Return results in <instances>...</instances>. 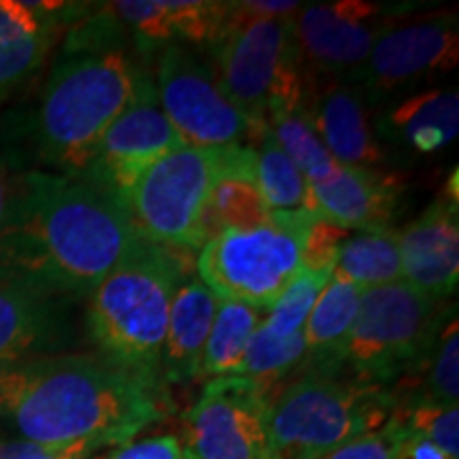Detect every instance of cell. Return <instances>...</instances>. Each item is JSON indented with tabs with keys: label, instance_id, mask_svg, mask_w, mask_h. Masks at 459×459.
Returning a JSON list of instances; mask_svg holds the SVG:
<instances>
[{
	"label": "cell",
	"instance_id": "1f68e13d",
	"mask_svg": "<svg viewBox=\"0 0 459 459\" xmlns=\"http://www.w3.org/2000/svg\"><path fill=\"white\" fill-rule=\"evenodd\" d=\"M411 432L398 412H392L385 426L361 434L317 459H406Z\"/></svg>",
	"mask_w": 459,
	"mask_h": 459
},
{
	"label": "cell",
	"instance_id": "9a60e30c",
	"mask_svg": "<svg viewBox=\"0 0 459 459\" xmlns=\"http://www.w3.org/2000/svg\"><path fill=\"white\" fill-rule=\"evenodd\" d=\"M330 274L328 271L302 268L294 283L262 317L240 377L254 381L273 398L274 387L300 368L304 359V325Z\"/></svg>",
	"mask_w": 459,
	"mask_h": 459
},
{
	"label": "cell",
	"instance_id": "7402d4cb",
	"mask_svg": "<svg viewBox=\"0 0 459 459\" xmlns=\"http://www.w3.org/2000/svg\"><path fill=\"white\" fill-rule=\"evenodd\" d=\"M372 128L378 143L411 156L443 152L459 134L457 91L434 88L392 102L377 113Z\"/></svg>",
	"mask_w": 459,
	"mask_h": 459
},
{
	"label": "cell",
	"instance_id": "277c9868",
	"mask_svg": "<svg viewBox=\"0 0 459 459\" xmlns=\"http://www.w3.org/2000/svg\"><path fill=\"white\" fill-rule=\"evenodd\" d=\"M296 11L294 0L228 3L220 37L209 45L221 90L245 117L262 128L273 113L302 105Z\"/></svg>",
	"mask_w": 459,
	"mask_h": 459
},
{
	"label": "cell",
	"instance_id": "ffe728a7",
	"mask_svg": "<svg viewBox=\"0 0 459 459\" xmlns=\"http://www.w3.org/2000/svg\"><path fill=\"white\" fill-rule=\"evenodd\" d=\"M122 30L141 54L169 45H211L226 22L228 3L211 0H124L108 4Z\"/></svg>",
	"mask_w": 459,
	"mask_h": 459
},
{
	"label": "cell",
	"instance_id": "d590c367",
	"mask_svg": "<svg viewBox=\"0 0 459 459\" xmlns=\"http://www.w3.org/2000/svg\"><path fill=\"white\" fill-rule=\"evenodd\" d=\"M9 192H11V177L7 175V169H4V164L0 162V221H3L4 211H7Z\"/></svg>",
	"mask_w": 459,
	"mask_h": 459
},
{
	"label": "cell",
	"instance_id": "6da1fadb",
	"mask_svg": "<svg viewBox=\"0 0 459 459\" xmlns=\"http://www.w3.org/2000/svg\"><path fill=\"white\" fill-rule=\"evenodd\" d=\"M143 243L117 198L79 177L11 179L0 221V281L82 300Z\"/></svg>",
	"mask_w": 459,
	"mask_h": 459
},
{
	"label": "cell",
	"instance_id": "3957f363",
	"mask_svg": "<svg viewBox=\"0 0 459 459\" xmlns=\"http://www.w3.org/2000/svg\"><path fill=\"white\" fill-rule=\"evenodd\" d=\"M124 48L65 51L34 113V147L49 172L82 177L143 82Z\"/></svg>",
	"mask_w": 459,
	"mask_h": 459
},
{
	"label": "cell",
	"instance_id": "ac0fdd59",
	"mask_svg": "<svg viewBox=\"0 0 459 459\" xmlns=\"http://www.w3.org/2000/svg\"><path fill=\"white\" fill-rule=\"evenodd\" d=\"M402 281L443 302L459 281L457 198L445 196L398 232Z\"/></svg>",
	"mask_w": 459,
	"mask_h": 459
},
{
	"label": "cell",
	"instance_id": "4316f807",
	"mask_svg": "<svg viewBox=\"0 0 459 459\" xmlns=\"http://www.w3.org/2000/svg\"><path fill=\"white\" fill-rule=\"evenodd\" d=\"M254 183L271 213H313L307 179L268 128L255 145Z\"/></svg>",
	"mask_w": 459,
	"mask_h": 459
},
{
	"label": "cell",
	"instance_id": "603a6c76",
	"mask_svg": "<svg viewBox=\"0 0 459 459\" xmlns=\"http://www.w3.org/2000/svg\"><path fill=\"white\" fill-rule=\"evenodd\" d=\"M220 298L200 279L179 283L172 296L169 328L160 359V377L181 383L198 377L206 338L213 328Z\"/></svg>",
	"mask_w": 459,
	"mask_h": 459
},
{
	"label": "cell",
	"instance_id": "5b68a950",
	"mask_svg": "<svg viewBox=\"0 0 459 459\" xmlns=\"http://www.w3.org/2000/svg\"><path fill=\"white\" fill-rule=\"evenodd\" d=\"M179 266L169 249L147 240L88 296L85 330L102 358L160 378Z\"/></svg>",
	"mask_w": 459,
	"mask_h": 459
},
{
	"label": "cell",
	"instance_id": "e575fe53",
	"mask_svg": "<svg viewBox=\"0 0 459 459\" xmlns=\"http://www.w3.org/2000/svg\"><path fill=\"white\" fill-rule=\"evenodd\" d=\"M406 459H451L445 451H440L438 446L429 443V440L419 438V436H412L409 438V445H406Z\"/></svg>",
	"mask_w": 459,
	"mask_h": 459
},
{
	"label": "cell",
	"instance_id": "484cf974",
	"mask_svg": "<svg viewBox=\"0 0 459 459\" xmlns=\"http://www.w3.org/2000/svg\"><path fill=\"white\" fill-rule=\"evenodd\" d=\"M262 313L260 308L249 304L220 298L213 328L206 338L203 359H200L198 377H240L247 353L262 324Z\"/></svg>",
	"mask_w": 459,
	"mask_h": 459
},
{
	"label": "cell",
	"instance_id": "e0dca14e",
	"mask_svg": "<svg viewBox=\"0 0 459 459\" xmlns=\"http://www.w3.org/2000/svg\"><path fill=\"white\" fill-rule=\"evenodd\" d=\"M74 334L73 300L0 281V364L57 355Z\"/></svg>",
	"mask_w": 459,
	"mask_h": 459
},
{
	"label": "cell",
	"instance_id": "7a4b0ae2",
	"mask_svg": "<svg viewBox=\"0 0 459 459\" xmlns=\"http://www.w3.org/2000/svg\"><path fill=\"white\" fill-rule=\"evenodd\" d=\"M162 417L160 378L100 353H57L0 364V419L22 440L122 446Z\"/></svg>",
	"mask_w": 459,
	"mask_h": 459
},
{
	"label": "cell",
	"instance_id": "4fadbf2b",
	"mask_svg": "<svg viewBox=\"0 0 459 459\" xmlns=\"http://www.w3.org/2000/svg\"><path fill=\"white\" fill-rule=\"evenodd\" d=\"M402 4L334 0L307 4L294 17L304 79L349 82L368 60L378 39L402 20Z\"/></svg>",
	"mask_w": 459,
	"mask_h": 459
},
{
	"label": "cell",
	"instance_id": "8fae6325",
	"mask_svg": "<svg viewBox=\"0 0 459 459\" xmlns=\"http://www.w3.org/2000/svg\"><path fill=\"white\" fill-rule=\"evenodd\" d=\"M457 13L438 11L389 28L349 83L361 91L366 105L383 108L434 85L457 66Z\"/></svg>",
	"mask_w": 459,
	"mask_h": 459
},
{
	"label": "cell",
	"instance_id": "30bf717a",
	"mask_svg": "<svg viewBox=\"0 0 459 459\" xmlns=\"http://www.w3.org/2000/svg\"><path fill=\"white\" fill-rule=\"evenodd\" d=\"M153 85L166 119L187 147H255L268 128L234 107L213 66L187 45H169L160 51Z\"/></svg>",
	"mask_w": 459,
	"mask_h": 459
},
{
	"label": "cell",
	"instance_id": "d6a6232c",
	"mask_svg": "<svg viewBox=\"0 0 459 459\" xmlns=\"http://www.w3.org/2000/svg\"><path fill=\"white\" fill-rule=\"evenodd\" d=\"M105 449L99 443L82 440L71 445H39L30 440H0V459H91L96 451Z\"/></svg>",
	"mask_w": 459,
	"mask_h": 459
},
{
	"label": "cell",
	"instance_id": "2e32d148",
	"mask_svg": "<svg viewBox=\"0 0 459 459\" xmlns=\"http://www.w3.org/2000/svg\"><path fill=\"white\" fill-rule=\"evenodd\" d=\"M302 108L338 166L377 170L385 152L372 128L361 91L338 79H304Z\"/></svg>",
	"mask_w": 459,
	"mask_h": 459
},
{
	"label": "cell",
	"instance_id": "d6986e66",
	"mask_svg": "<svg viewBox=\"0 0 459 459\" xmlns=\"http://www.w3.org/2000/svg\"><path fill=\"white\" fill-rule=\"evenodd\" d=\"M88 4L0 0V105L41 68L60 28L82 17Z\"/></svg>",
	"mask_w": 459,
	"mask_h": 459
},
{
	"label": "cell",
	"instance_id": "d4e9b609",
	"mask_svg": "<svg viewBox=\"0 0 459 459\" xmlns=\"http://www.w3.org/2000/svg\"><path fill=\"white\" fill-rule=\"evenodd\" d=\"M332 277L347 281L361 291L402 281L398 232L392 228L361 230L338 247Z\"/></svg>",
	"mask_w": 459,
	"mask_h": 459
},
{
	"label": "cell",
	"instance_id": "83f0119b",
	"mask_svg": "<svg viewBox=\"0 0 459 459\" xmlns=\"http://www.w3.org/2000/svg\"><path fill=\"white\" fill-rule=\"evenodd\" d=\"M266 126L273 139L283 149L285 156L298 166L308 186L328 179L338 170L334 158L330 156L328 149L321 145L317 134L308 124L302 105L273 113Z\"/></svg>",
	"mask_w": 459,
	"mask_h": 459
},
{
	"label": "cell",
	"instance_id": "f1b7e54d",
	"mask_svg": "<svg viewBox=\"0 0 459 459\" xmlns=\"http://www.w3.org/2000/svg\"><path fill=\"white\" fill-rule=\"evenodd\" d=\"M268 220H271V211L264 204L254 179L228 177L217 183L206 206L203 220L204 238L209 240L223 230L260 226Z\"/></svg>",
	"mask_w": 459,
	"mask_h": 459
},
{
	"label": "cell",
	"instance_id": "8992f818",
	"mask_svg": "<svg viewBox=\"0 0 459 459\" xmlns=\"http://www.w3.org/2000/svg\"><path fill=\"white\" fill-rule=\"evenodd\" d=\"M255 147L183 145L149 166L122 198L136 232L162 249H200L213 189L228 177L254 179Z\"/></svg>",
	"mask_w": 459,
	"mask_h": 459
},
{
	"label": "cell",
	"instance_id": "52a82bcc",
	"mask_svg": "<svg viewBox=\"0 0 459 459\" xmlns=\"http://www.w3.org/2000/svg\"><path fill=\"white\" fill-rule=\"evenodd\" d=\"M336 372H302L273 400V459H317L385 426L395 411L389 389Z\"/></svg>",
	"mask_w": 459,
	"mask_h": 459
},
{
	"label": "cell",
	"instance_id": "4dcf8cb0",
	"mask_svg": "<svg viewBox=\"0 0 459 459\" xmlns=\"http://www.w3.org/2000/svg\"><path fill=\"white\" fill-rule=\"evenodd\" d=\"M406 429L412 436L429 440L451 459H459V409L457 404L438 402H415L395 406Z\"/></svg>",
	"mask_w": 459,
	"mask_h": 459
},
{
	"label": "cell",
	"instance_id": "9c48e42d",
	"mask_svg": "<svg viewBox=\"0 0 459 459\" xmlns=\"http://www.w3.org/2000/svg\"><path fill=\"white\" fill-rule=\"evenodd\" d=\"M446 319L438 300L404 281L366 290L342 349V366L358 381L387 389L428 359Z\"/></svg>",
	"mask_w": 459,
	"mask_h": 459
},
{
	"label": "cell",
	"instance_id": "44dd1931",
	"mask_svg": "<svg viewBox=\"0 0 459 459\" xmlns=\"http://www.w3.org/2000/svg\"><path fill=\"white\" fill-rule=\"evenodd\" d=\"M311 209L321 221L338 230L389 228L400 198L398 181L378 170L338 166L328 179L311 183Z\"/></svg>",
	"mask_w": 459,
	"mask_h": 459
},
{
	"label": "cell",
	"instance_id": "cb8c5ba5",
	"mask_svg": "<svg viewBox=\"0 0 459 459\" xmlns=\"http://www.w3.org/2000/svg\"><path fill=\"white\" fill-rule=\"evenodd\" d=\"M361 294L359 287L330 274L304 325L302 372L342 368V349L358 317Z\"/></svg>",
	"mask_w": 459,
	"mask_h": 459
},
{
	"label": "cell",
	"instance_id": "ba28073f",
	"mask_svg": "<svg viewBox=\"0 0 459 459\" xmlns=\"http://www.w3.org/2000/svg\"><path fill=\"white\" fill-rule=\"evenodd\" d=\"M313 213H271L254 228H232L200 247V281L221 300L271 311L302 271Z\"/></svg>",
	"mask_w": 459,
	"mask_h": 459
},
{
	"label": "cell",
	"instance_id": "7c38bea8",
	"mask_svg": "<svg viewBox=\"0 0 459 459\" xmlns=\"http://www.w3.org/2000/svg\"><path fill=\"white\" fill-rule=\"evenodd\" d=\"M273 395L245 377L206 383L186 415L189 459H273Z\"/></svg>",
	"mask_w": 459,
	"mask_h": 459
},
{
	"label": "cell",
	"instance_id": "836d02e7",
	"mask_svg": "<svg viewBox=\"0 0 459 459\" xmlns=\"http://www.w3.org/2000/svg\"><path fill=\"white\" fill-rule=\"evenodd\" d=\"M91 459H189L183 443L175 436H153V438L130 440L115 451Z\"/></svg>",
	"mask_w": 459,
	"mask_h": 459
},
{
	"label": "cell",
	"instance_id": "f546056e",
	"mask_svg": "<svg viewBox=\"0 0 459 459\" xmlns=\"http://www.w3.org/2000/svg\"><path fill=\"white\" fill-rule=\"evenodd\" d=\"M428 375L423 378V392L415 402H438V404H457L459 394V328L453 315L443 324L432 351L428 355ZM406 406V404H400Z\"/></svg>",
	"mask_w": 459,
	"mask_h": 459
},
{
	"label": "cell",
	"instance_id": "5bb4252c",
	"mask_svg": "<svg viewBox=\"0 0 459 459\" xmlns=\"http://www.w3.org/2000/svg\"><path fill=\"white\" fill-rule=\"evenodd\" d=\"M183 147L158 102L152 77H143L130 107L102 136L96 156L79 179L91 183L122 203L134 181L170 152Z\"/></svg>",
	"mask_w": 459,
	"mask_h": 459
}]
</instances>
